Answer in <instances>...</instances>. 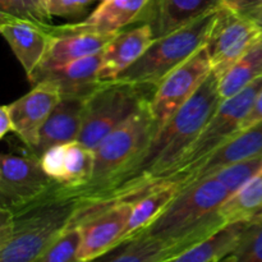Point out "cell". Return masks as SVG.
<instances>
[{
	"instance_id": "obj_1",
	"label": "cell",
	"mask_w": 262,
	"mask_h": 262,
	"mask_svg": "<svg viewBox=\"0 0 262 262\" xmlns=\"http://www.w3.org/2000/svg\"><path fill=\"white\" fill-rule=\"evenodd\" d=\"M219 81L210 74L196 94L148 141L141 155L115 178L91 191L66 187L79 205L71 224L76 225L120 201L135 202L169 178L219 106Z\"/></svg>"
},
{
	"instance_id": "obj_2",
	"label": "cell",
	"mask_w": 262,
	"mask_h": 262,
	"mask_svg": "<svg viewBox=\"0 0 262 262\" xmlns=\"http://www.w3.org/2000/svg\"><path fill=\"white\" fill-rule=\"evenodd\" d=\"M79 201L61 184L27 206L10 211V234L0 245V262H36L71 225ZM8 210V209H7Z\"/></svg>"
},
{
	"instance_id": "obj_3",
	"label": "cell",
	"mask_w": 262,
	"mask_h": 262,
	"mask_svg": "<svg viewBox=\"0 0 262 262\" xmlns=\"http://www.w3.org/2000/svg\"><path fill=\"white\" fill-rule=\"evenodd\" d=\"M230 194L214 177L201 179L179 192L143 233L163 239L202 242L227 225L219 209Z\"/></svg>"
},
{
	"instance_id": "obj_4",
	"label": "cell",
	"mask_w": 262,
	"mask_h": 262,
	"mask_svg": "<svg viewBox=\"0 0 262 262\" xmlns=\"http://www.w3.org/2000/svg\"><path fill=\"white\" fill-rule=\"evenodd\" d=\"M217 10L181 30L155 38L145 54L115 81L155 89L170 72L206 45Z\"/></svg>"
},
{
	"instance_id": "obj_5",
	"label": "cell",
	"mask_w": 262,
	"mask_h": 262,
	"mask_svg": "<svg viewBox=\"0 0 262 262\" xmlns=\"http://www.w3.org/2000/svg\"><path fill=\"white\" fill-rule=\"evenodd\" d=\"M151 87L122 81L104 82L86 100L77 141L95 150L107 135L129 119L152 96Z\"/></svg>"
},
{
	"instance_id": "obj_6",
	"label": "cell",
	"mask_w": 262,
	"mask_h": 262,
	"mask_svg": "<svg viewBox=\"0 0 262 262\" xmlns=\"http://www.w3.org/2000/svg\"><path fill=\"white\" fill-rule=\"evenodd\" d=\"M261 87L262 77L256 79L252 84L246 87L239 94L227 100H222L199 137L186 151L179 165L165 181L176 182L179 187V192H181L186 182L191 178L196 169L219 146H222L228 138H230L235 132L239 130L241 125L250 113Z\"/></svg>"
},
{
	"instance_id": "obj_7",
	"label": "cell",
	"mask_w": 262,
	"mask_h": 262,
	"mask_svg": "<svg viewBox=\"0 0 262 262\" xmlns=\"http://www.w3.org/2000/svg\"><path fill=\"white\" fill-rule=\"evenodd\" d=\"M150 100L99 143L94 150L91 179L77 189L91 191L101 187L125 170L141 155L156 132Z\"/></svg>"
},
{
	"instance_id": "obj_8",
	"label": "cell",
	"mask_w": 262,
	"mask_h": 262,
	"mask_svg": "<svg viewBox=\"0 0 262 262\" xmlns=\"http://www.w3.org/2000/svg\"><path fill=\"white\" fill-rule=\"evenodd\" d=\"M58 184L43 171L33 151L2 155L0 209H22L50 193Z\"/></svg>"
},
{
	"instance_id": "obj_9",
	"label": "cell",
	"mask_w": 262,
	"mask_h": 262,
	"mask_svg": "<svg viewBox=\"0 0 262 262\" xmlns=\"http://www.w3.org/2000/svg\"><path fill=\"white\" fill-rule=\"evenodd\" d=\"M262 41V30L256 22L223 5L216 13L206 49L212 73L217 79Z\"/></svg>"
},
{
	"instance_id": "obj_10",
	"label": "cell",
	"mask_w": 262,
	"mask_h": 262,
	"mask_svg": "<svg viewBox=\"0 0 262 262\" xmlns=\"http://www.w3.org/2000/svg\"><path fill=\"white\" fill-rule=\"evenodd\" d=\"M211 72V61L205 45L154 89L150 109L156 132L196 94Z\"/></svg>"
},
{
	"instance_id": "obj_11",
	"label": "cell",
	"mask_w": 262,
	"mask_h": 262,
	"mask_svg": "<svg viewBox=\"0 0 262 262\" xmlns=\"http://www.w3.org/2000/svg\"><path fill=\"white\" fill-rule=\"evenodd\" d=\"M132 209L130 201L115 202L76 225L81 230L79 262L97 260L119 246Z\"/></svg>"
},
{
	"instance_id": "obj_12",
	"label": "cell",
	"mask_w": 262,
	"mask_h": 262,
	"mask_svg": "<svg viewBox=\"0 0 262 262\" xmlns=\"http://www.w3.org/2000/svg\"><path fill=\"white\" fill-rule=\"evenodd\" d=\"M61 97L60 90L55 84L38 81L31 91L7 104L14 124V133L28 150L33 151L37 147L41 129Z\"/></svg>"
},
{
	"instance_id": "obj_13",
	"label": "cell",
	"mask_w": 262,
	"mask_h": 262,
	"mask_svg": "<svg viewBox=\"0 0 262 262\" xmlns=\"http://www.w3.org/2000/svg\"><path fill=\"white\" fill-rule=\"evenodd\" d=\"M53 27L0 14V32L30 82L45 59L53 38Z\"/></svg>"
},
{
	"instance_id": "obj_14",
	"label": "cell",
	"mask_w": 262,
	"mask_h": 262,
	"mask_svg": "<svg viewBox=\"0 0 262 262\" xmlns=\"http://www.w3.org/2000/svg\"><path fill=\"white\" fill-rule=\"evenodd\" d=\"M119 32L86 30L76 27L73 23L53 27V38L37 73L101 53Z\"/></svg>"
},
{
	"instance_id": "obj_15",
	"label": "cell",
	"mask_w": 262,
	"mask_h": 262,
	"mask_svg": "<svg viewBox=\"0 0 262 262\" xmlns=\"http://www.w3.org/2000/svg\"><path fill=\"white\" fill-rule=\"evenodd\" d=\"M223 3L224 0H152L138 22L148 23L154 37L159 38L220 9Z\"/></svg>"
},
{
	"instance_id": "obj_16",
	"label": "cell",
	"mask_w": 262,
	"mask_h": 262,
	"mask_svg": "<svg viewBox=\"0 0 262 262\" xmlns=\"http://www.w3.org/2000/svg\"><path fill=\"white\" fill-rule=\"evenodd\" d=\"M154 32L148 23H141L128 31H120L102 51L99 82H112L132 67L154 42Z\"/></svg>"
},
{
	"instance_id": "obj_17",
	"label": "cell",
	"mask_w": 262,
	"mask_h": 262,
	"mask_svg": "<svg viewBox=\"0 0 262 262\" xmlns=\"http://www.w3.org/2000/svg\"><path fill=\"white\" fill-rule=\"evenodd\" d=\"M262 155V122L247 129L235 132L216 148L186 182L182 191L191 184L212 176L232 164Z\"/></svg>"
},
{
	"instance_id": "obj_18",
	"label": "cell",
	"mask_w": 262,
	"mask_h": 262,
	"mask_svg": "<svg viewBox=\"0 0 262 262\" xmlns=\"http://www.w3.org/2000/svg\"><path fill=\"white\" fill-rule=\"evenodd\" d=\"M102 51L56 68L40 71L32 83L49 81L60 90L61 96L89 97L101 84L99 82V69L102 60Z\"/></svg>"
},
{
	"instance_id": "obj_19",
	"label": "cell",
	"mask_w": 262,
	"mask_h": 262,
	"mask_svg": "<svg viewBox=\"0 0 262 262\" xmlns=\"http://www.w3.org/2000/svg\"><path fill=\"white\" fill-rule=\"evenodd\" d=\"M87 97L63 96L46 119L33 152L40 156L56 145L73 142L78 138L83 122Z\"/></svg>"
},
{
	"instance_id": "obj_20",
	"label": "cell",
	"mask_w": 262,
	"mask_h": 262,
	"mask_svg": "<svg viewBox=\"0 0 262 262\" xmlns=\"http://www.w3.org/2000/svg\"><path fill=\"white\" fill-rule=\"evenodd\" d=\"M200 242L171 241L142 233L92 262H165Z\"/></svg>"
},
{
	"instance_id": "obj_21",
	"label": "cell",
	"mask_w": 262,
	"mask_h": 262,
	"mask_svg": "<svg viewBox=\"0 0 262 262\" xmlns=\"http://www.w3.org/2000/svg\"><path fill=\"white\" fill-rule=\"evenodd\" d=\"M179 193V187L176 182L163 181L156 184L148 193L133 202V209L129 220L120 237L119 246L129 242L133 238L145 232L170 205ZM118 246V247H119Z\"/></svg>"
},
{
	"instance_id": "obj_22",
	"label": "cell",
	"mask_w": 262,
	"mask_h": 262,
	"mask_svg": "<svg viewBox=\"0 0 262 262\" xmlns=\"http://www.w3.org/2000/svg\"><path fill=\"white\" fill-rule=\"evenodd\" d=\"M151 2L152 0H105L83 20L73 25L86 30L119 32L122 28L138 22Z\"/></svg>"
},
{
	"instance_id": "obj_23",
	"label": "cell",
	"mask_w": 262,
	"mask_h": 262,
	"mask_svg": "<svg viewBox=\"0 0 262 262\" xmlns=\"http://www.w3.org/2000/svg\"><path fill=\"white\" fill-rule=\"evenodd\" d=\"M252 222H238L225 225L207 239L165 262H216L235 250L243 233Z\"/></svg>"
},
{
	"instance_id": "obj_24",
	"label": "cell",
	"mask_w": 262,
	"mask_h": 262,
	"mask_svg": "<svg viewBox=\"0 0 262 262\" xmlns=\"http://www.w3.org/2000/svg\"><path fill=\"white\" fill-rule=\"evenodd\" d=\"M219 215L227 225L262 216V170L228 197L220 206Z\"/></svg>"
},
{
	"instance_id": "obj_25",
	"label": "cell",
	"mask_w": 262,
	"mask_h": 262,
	"mask_svg": "<svg viewBox=\"0 0 262 262\" xmlns=\"http://www.w3.org/2000/svg\"><path fill=\"white\" fill-rule=\"evenodd\" d=\"M262 77V41L233 64L219 81V95L227 100Z\"/></svg>"
},
{
	"instance_id": "obj_26",
	"label": "cell",
	"mask_w": 262,
	"mask_h": 262,
	"mask_svg": "<svg viewBox=\"0 0 262 262\" xmlns=\"http://www.w3.org/2000/svg\"><path fill=\"white\" fill-rule=\"evenodd\" d=\"M94 171V150L78 141L66 143V161L61 186L82 187L91 179Z\"/></svg>"
},
{
	"instance_id": "obj_27",
	"label": "cell",
	"mask_w": 262,
	"mask_h": 262,
	"mask_svg": "<svg viewBox=\"0 0 262 262\" xmlns=\"http://www.w3.org/2000/svg\"><path fill=\"white\" fill-rule=\"evenodd\" d=\"M0 14L30 20L41 26H53L48 0H0Z\"/></svg>"
},
{
	"instance_id": "obj_28",
	"label": "cell",
	"mask_w": 262,
	"mask_h": 262,
	"mask_svg": "<svg viewBox=\"0 0 262 262\" xmlns=\"http://www.w3.org/2000/svg\"><path fill=\"white\" fill-rule=\"evenodd\" d=\"M261 170L262 155H258L255 158L247 159V160L239 161V163L232 164L229 166H225L210 177H214L215 179L222 182L233 194L241 187L245 186L248 181H251L253 177L257 176Z\"/></svg>"
},
{
	"instance_id": "obj_29",
	"label": "cell",
	"mask_w": 262,
	"mask_h": 262,
	"mask_svg": "<svg viewBox=\"0 0 262 262\" xmlns=\"http://www.w3.org/2000/svg\"><path fill=\"white\" fill-rule=\"evenodd\" d=\"M79 243L81 230L76 225H69L36 262H79Z\"/></svg>"
},
{
	"instance_id": "obj_30",
	"label": "cell",
	"mask_w": 262,
	"mask_h": 262,
	"mask_svg": "<svg viewBox=\"0 0 262 262\" xmlns=\"http://www.w3.org/2000/svg\"><path fill=\"white\" fill-rule=\"evenodd\" d=\"M232 253L234 262H262V216L251 223Z\"/></svg>"
},
{
	"instance_id": "obj_31",
	"label": "cell",
	"mask_w": 262,
	"mask_h": 262,
	"mask_svg": "<svg viewBox=\"0 0 262 262\" xmlns=\"http://www.w3.org/2000/svg\"><path fill=\"white\" fill-rule=\"evenodd\" d=\"M38 158H40V163L43 171L54 182L61 184L64 171V161H66V143L48 148Z\"/></svg>"
},
{
	"instance_id": "obj_32",
	"label": "cell",
	"mask_w": 262,
	"mask_h": 262,
	"mask_svg": "<svg viewBox=\"0 0 262 262\" xmlns=\"http://www.w3.org/2000/svg\"><path fill=\"white\" fill-rule=\"evenodd\" d=\"M96 2L97 0H48L50 14L61 18L82 17Z\"/></svg>"
},
{
	"instance_id": "obj_33",
	"label": "cell",
	"mask_w": 262,
	"mask_h": 262,
	"mask_svg": "<svg viewBox=\"0 0 262 262\" xmlns=\"http://www.w3.org/2000/svg\"><path fill=\"white\" fill-rule=\"evenodd\" d=\"M223 5L245 17H251L262 10V0H224Z\"/></svg>"
},
{
	"instance_id": "obj_34",
	"label": "cell",
	"mask_w": 262,
	"mask_h": 262,
	"mask_svg": "<svg viewBox=\"0 0 262 262\" xmlns=\"http://www.w3.org/2000/svg\"><path fill=\"white\" fill-rule=\"evenodd\" d=\"M261 122H262V87L260 91H258L255 101H253V105L252 107H251L250 113H248L247 117H246L245 120H243L239 130L247 129V128L258 124V123Z\"/></svg>"
},
{
	"instance_id": "obj_35",
	"label": "cell",
	"mask_w": 262,
	"mask_h": 262,
	"mask_svg": "<svg viewBox=\"0 0 262 262\" xmlns=\"http://www.w3.org/2000/svg\"><path fill=\"white\" fill-rule=\"evenodd\" d=\"M10 132L14 133V124H13L8 106L3 105L0 109V138H4Z\"/></svg>"
},
{
	"instance_id": "obj_36",
	"label": "cell",
	"mask_w": 262,
	"mask_h": 262,
	"mask_svg": "<svg viewBox=\"0 0 262 262\" xmlns=\"http://www.w3.org/2000/svg\"><path fill=\"white\" fill-rule=\"evenodd\" d=\"M248 18H251V19H252L253 22L257 23L258 27H260L261 30H262V10H261V12L256 13V14L251 15V17H248Z\"/></svg>"
},
{
	"instance_id": "obj_37",
	"label": "cell",
	"mask_w": 262,
	"mask_h": 262,
	"mask_svg": "<svg viewBox=\"0 0 262 262\" xmlns=\"http://www.w3.org/2000/svg\"><path fill=\"white\" fill-rule=\"evenodd\" d=\"M216 262H234V256H233V253H229V255L224 256V257L220 258Z\"/></svg>"
},
{
	"instance_id": "obj_38",
	"label": "cell",
	"mask_w": 262,
	"mask_h": 262,
	"mask_svg": "<svg viewBox=\"0 0 262 262\" xmlns=\"http://www.w3.org/2000/svg\"><path fill=\"white\" fill-rule=\"evenodd\" d=\"M97 2H100V3H102V2H105V0H97Z\"/></svg>"
}]
</instances>
